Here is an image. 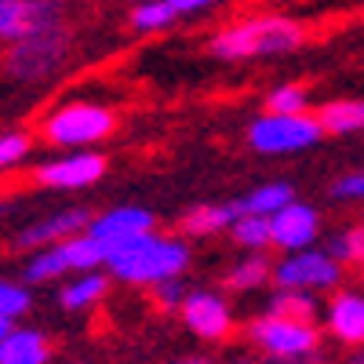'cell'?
<instances>
[{"instance_id":"5b68a950","label":"cell","mask_w":364,"mask_h":364,"mask_svg":"<svg viewBox=\"0 0 364 364\" xmlns=\"http://www.w3.org/2000/svg\"><path fill=\"white\" fill-rule=\"evenodd\" d=\"M324 135L317 113H273L266 109L262 117L252 120L248 128V146L262 157H281V154H299V149L317 146Z\"/></svg>"},{"instance_id":"5bb4252c","label":"cell","mask_w":364,"mask_h":364,"mask_svg":"<svg viewBox=\"0 0 364 364\" xmlns=\"http://www.w3.org/2000/svg\"><path fill=\"white\" fill-rule=\"evenodd\" d=\"M91 215L84 208H66V211H55V215L48 219H37V223H29L18 237H15V248L22 252H37L44 245H55V240H63V237H73L80 230H87Z\"/></svg>"},{"instance_id":"d4e9b609","label":"cell","mask_w":364,"mask_h":364,"mask_svg":"<svg viewBox=\"0 0 364 364\" xmlns=\"http://www.w3.org/2000/svg\"><path fill=\"white\" fill-rule=\"evenodd\" d=\"M328 252L343 266H364V226H350L328 240Z\"/></svg>"},{"instance_id":"d6a6232c","label":"cell","mask_w":364,"mask_h":364,"mask_svg":"<svg viewBox=\"0 0 364 364\" xmlns=\"http://www.w3.org/2000/svg\"><path fill=\"white\" fill-rule=\"evenodd\" d=\"M0 215H4V204H0Z\"/></svg>"},{"instance_id":"d6986e66","label":"cell","mask_w":364,"mask_h":364,"mask_svg":"<svg viewBox=\"0 0 364 364\" xmlns=\"http://www.w3.org/2000/svg\"><path fill=\"white\" fill-rule=\"evenodd\" d=\"M106 273H95V269H80L77 277L58 291V302H63V310H73V314H80V310H87V306H95V302L106 295Z\"/></svg>"},{"instance_id":"7c38bea8","label":"cell","mask_w":364,"mask_h":364,"mask_svg":"<svg viewBox=\"0 0 364 364\" xmlns=\"http://www.w3.org/2000/svg\"><path fill=\"white\" fill-rule=\"evenodd\" d=\"M149 230H154V215H149L146 208H132V204L109 208V211H102V215H95L87 223V233L106 248V255L117 252L120 245H128V240L149 233Z\"/></svg>"},{"instance_id":"277c9868","label":"cell","mask_w":364,"mask_h":364,"mask_svg":"<svg viewBox=\"0 0 364 364\" xmlns=\"http://www.w3.org/2000/svg\"><path fill=\"white\" fill-rule=\"evenodd\" d=\"M102 262H106V248L87 230H80L73 237H63L55 245L37 248L33 259H26V266H22V281L26 284H48V281L66 277V273L95 269Z\"/></svg>"},{"instance_id":"ac0fdd59","label":"cell","mask_w":364,"mask_h":364,"mask_svg":"<svg viewBox=\"0 0 364 364\" xmlns=\"http://www.w3.org/2000/svg\"><path fill=\"white\" fill-rule=\"evenodd\" d=\"M317 120H321L324 135H353V132H364V99L324 102L317 109Z\"/></svg>"},{"instance_id":"9c48e42d","label":"cell","mask_w":364,"mask_h":364,"mask_svg":"<svg viewBox=\"0 0 364 364\" xmlns=\"http://www.w3.org/2000/svg\"><path fill=\"white\" fill-rule=\"evenodd\" d=\"M102 175H106V157L91 154V149H73V154L48 161L33 171L41 186H51V190H84L91 182H99Z\"/></svg>"},{"instance_id":"cb8c5ba5","label":"cell","mask_w":364,"mask_h":364,"mask_svg":"<svg viewBox=\"0 0 364 364\" xmlns=\"http://www.w3.org/2000/svg\"><path fill=\"white\" fill-rule=\"evenodd\" d=\"M230 237L237 240L245 252H262L273 245V226H269V215H255V211H245L233 226H230Z\"/></svg>"},{"instance_id":"4fadbf2b","label":"cell","mask_w":364,"mask_h":364,"mask_svg":"<svg viewBox=\"0 0 364 364\" xmlns=\"http://www.w3.org/2000/svg\"><path fill=\"white\" fill-rule=\"evenodd\" d=\"M269 226H273V245H277L281 252L314 248V240L321 237V215H317V208L302 204V200H288L281 211H273Z\"/></svg>"},{"instance_id":"6da1fadb","label":"cell","mask_w":364,"mask_h":364,"mask_svg":"<svg viewBox=\"0 0 364 364\" xmlns=\"http://www.w3.org/2000/svg\"><path fill=\"white\" fill-rule=\"evenodd\" d=\"M306 44V26L284 18V15H255L240 18L233 26H223L208 41V55L223 63H248V58H273L291 55Z\"/></svg>"},{"instance_id":"f546056e","label":"cell","mask_w":364,"mask_h":364,"mask_svg":"<svg viewBox=\"0 0 364 364\" xmlns=\"http://www.w3.org/2000/svg\"><path fill=\"white\" fill-rule=\"evenodd\" d=\"M331 193L339 200H364V171H350L331 182Z\"/></svg>"},{"instance_id":"e0dca14e","label":"cell","mask_w":364,"mask_h":364,"mask_svg":"<svg viewBox=\"0 0 364 364\" xmlns=\"http://www.w3.org/2000/svg\"><path fill=\"white\" fill-rule=\"evenodd\" d=\"M51 357V346L33 328H11L8 339L0 343V364H44Z\"/></svg>"},{"instance_id":"ffe728a7","label":"cell","mask_w":364,"mask_h":364,"mask_svg":"<svg viewBox=\"0 0 364 364\" xmlns=\"http://www.w3.org/2000/svg\"><path fill=\"white\" fill-rule=\"evenodd\" d=\"M266 281H273V262L262 252H248V259H240L226 269V288L230 291H255Z\"/></svg>"},{"instance_id":"7a4b0ae2","label":"cell","mask_w":364,"mask_h":364,"mask_svg":"<svg viewBox=\"0 0 364 364\" xmlns=\"http://www.w3.org/2000/svg\"><path fill=\"white\" fill-rule=\"evenodd\" d=\"M106 266L124 284H157L164 277H182V269L190 266V245L182 237H161L149 230L109 252Z\"/></svg>"},{"instance_id":"1f68e13d","label":"cell","mask_w":364,"mask_h":364,"mask_svg":"<svg viewBox=\"0 0 364 364\" xmlns=\"http://www.w3.org/2000/svg\"><path fill=\"white\" fill-rule=\"evenodd\" d=\"M15 324H11V317H0V343H4L8 339V331H11Z\"/></svg>"},{"instance_id":"f1b7e54d","label":"cell","mask_w":364,"mask_h":364,"mask_svg":"<svg viewBox=\"0 0 364 364\" xmlns=\"http://www.w3.org/2000/svg\"><path fill=\"white\" fill-rule=\"evenodd\" d=\"M149 291H154V299L161 302V306H168V310H178L182 306V299H186V284H182L178 277H164V281H157L154 288H149Z\"/></svg>"},{"instance_id":"603a6c76","label":"cell","mask_w":364,"mask_h":364,"mask_svg":"<svg viewBox=\"0 0 364 364\" xmlns=\"http://www.w3.org/2000/svg\"><path fill=\"white\" fill-rule=\"evenodd\" d=\"M317 291H302V288H277L269 299V314L295 317V321H317Z\"/></svg>"},{"instance_id":"3957f363","label":"cell","mask_w":364,"mask_h":364,"mask_svg":"<svg viewBox=\"0 0 364 364\" xmlns=\"http://www.w3.org/2000/svg\"><path fill=\"white\" fill-rule=\"evenodd\" d=\"M70 58V29L66 22H55L37 33H26L11 41V51L4 58V73L18 84H41L63 70Z\"/></svg>"},{"instance_id":"83f0119b","label":"cell","mask_w":364,"mask_h":364,"mask_svg":"<svg viewBox=\"0 0 364 364\" xmlns=\"http://www.w3.org/2000/svg\"><path fill=\"white\" fill-rule=\"evenodd\" d=\"M26 154H29V135H22V132H8V135H0V168L18 164Z\"/></svg>"},{"instance_id":"44dd1931","label":"cell","mask_w":364,"mask_h":364,"mask_svg":"<svg viewBox=\"0 0 364 364\" xmlns=\"http://www.w3.org/2000/svg\"><path fill=\"white\" fill-rule=\"evenodd\" d=\"M288 200H295L291 182H266V186H255L252 193L237 197L240 215H245V211H255V215H273V211H281Z\"/></svg>"},{"instance_id":"8992f818","label":"cell","mask_w":364,"mask_h":364,"mask_svg":"<svg viewBox=\"0 0 364 364\" xmlns=\"http://www.w3.org/2000/svg\"><path fill=\"white\" fill-rule=\"evenodd\" d=\"M117 128V113L109 106L99 102H70V106H58L44 124L41 135L51 146H66V149H84L91 142H102L109 139Z\"/></svg>"},{"instance_id":"7402d4cb","label":"cell","mask_w":364,"mask_h":364,"mask_svg":"<svg viewBox=\"0 0 364 364\" xmlns=\"http://www.w3.org/2000/svg\"><path fill=\"white\" fill-rule=\"evenodd\" d=\"M175 18H178V11L171 0H139L128 22L135 33H164V29L175 26Z\"/></svg>"},{"instance_id":"52a82bcc","label":"cell","mask_w":364,"mask_h":364,"mask_svg":"<svg viewBox=\"0 0 364 364\" xmlns=\"http://www.w3.org/2000/svg\"><path fill=\"white\" fill-rule=\"evenodd\" d=\"M248 339L281 360H299V357H314L321 350V331L314 321H295V317H281V314H266L259 321H252Z\"/></svg>"},{"instance_id":"8fae6325","label":"cell","mask_w":364,"mask_h":364,"mask_svg":"<svg viewBox=\"0 0 364 364\" xmlns=\"http://www.w3.org/2000/svg\"><path fill=\"white\" fill-rule=\"evenodd\" d=\"M55 22H66L58 0H0V41H18Z\"/></svg>"},{"instance_id":"30bf717a","label":"cell","mask_w":364,"mask_h":364,"mask_svg":"<svg viewBox=\"0 0 364 364\" xmlns=\"http://www.w3.org/2000/svg\"><path fill=\"white\" fill-rule=\"evenodd\" d=\"M178 314H182V321H186V328L193 336H200L208 343L226 339L233 331V314L226 306V299L215 295V291H186Z\"/></svg>"},{"instance_id":"4316f807","label":"cell","mask_w":364,"mask_h":364,"mask_svg":"<svg viewBox=\"0 0 364 364\" xmlns=\"http://www.w3.org/2000/svg\"><path fill=\"white\" fill-rule=\"evenodd\" d=\"M29 310V288L11 284V281H0V317H22Z\"/></svg>"},{"instance_id":"484cf974","label":"cell","mask_w":364,"mask_h":364,"mask_svg":"<svg viewBox=\"0 0 364 364\" xmlns=\"http://www.w3.org/2000/svg\"><path fill=\"white\" fill-rule=\"evenodd\" d=\"M306 106H310V95L302 84H281L266 95V109L273 113H306Z\"/></svg>"},{"instance_id":"ba28073f","label":"cell","mask_w":364,"mask_h":364,"mask_svg":"<svg viewBox=\"0 0 364 364\" xmlns=\"http://www.w3.org/2000/svg\"><path fill=\"white\" fill-rule=\"evenodd\" d=\"M273 284L277 288H302V291H331L343 284V262L331 255L328 248H299L288 252V259H281L273 266Z\"/></svg>"},{"instance_id":"2e32d148","label":"cell","mask_w":364,"mask_h":364,"mask_svg":"<svg viewBox=\"0 0 364 364\" xmlns=\"http://www.w3.org/2000/svg\"><path fill=\"white\" fill-rule=\"evenodd\" d=\"M237 219H240V204L237 200H226V204H197L193 211L182 215L178 230L190 233V237H211V233L230 230Z\"/></svg>"},{"instance_id":"4dcf8cb0","label":"cell","mask_w":364,"mask_h":364,"mask_svg":"<svg viewBox=\"0 0 364 364\" xmlns=\"http://www.w3.org/2000/svg\"><path fill=\"white\" fill-rule=\"evenodd\" d=\"M175 11L178 15H197V11H208V8H215L219 0H171Z\"/></svg>"},{"instance_id":"9a60e30c","label":"cell","mask_w":364,"mask_h":364,"mask_svg":"<svg viewBox=\"0 0 364 364\" xmlns=\"http://www.w3.org/2000/svg\"><path fill=\"white\" fill-rule=\"evenodd\" d=\"M324 324L331 331V339H339L343 346H364V295L360 291H339L331 295Z\"/></svg>"}]
</instances>
